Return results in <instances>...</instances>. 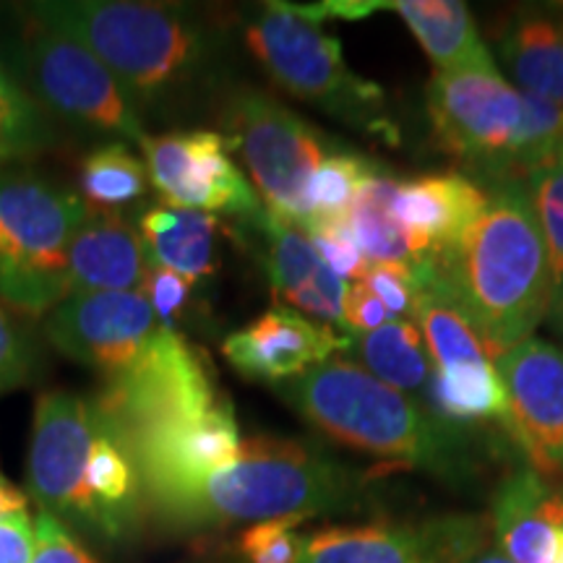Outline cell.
Segmentation results:
<instances>
[{"instance_id":"obj_17","label":"cell","mask_w":563,"mask_h":563,"mask_svg":"<svg viewBox=\"0 0 563 563\" xmlns=\"http://www.w3.org/2000/svg\"><path fill=\"white\" fill-rule=\"evenodd\" d=\"M488 199L475 180L456 173L397 183L391 209L407 232L412 266L428 264L481 214Z\"/></svg>"},{"instance_id":"obj_38","label":"cell","mask_w":563,"mask_h":563,"mask_svg":"<svg viewBox=\"0 0 563 563\" xmlns=\"http://www.w3.org/2000/svg\"><path fill=\"white\" fill-rule=\"evenodd\" d=\"M191 282L170 269H150L141 292L152 302L154 313L165 329H173V323L183 313L191 298Z\"/></svg>"},{"instance_id":"obj_6","label":"cell","mask_w":563,"mask_h":563,"mask_svg":"<svg viewBox=\"0 0 563 563\" xmlns=\"http://www.w3.org/2000/svg\"><path fill=\"white\" fill-rule=\"evenodd\" d=\"M89 203L32 173H0V298L47 316L68 290V251Z\"/></svg>"},{"instance_id":"obj_8","label":"cell","mask_w":563,"mask_h":563,"mask_svg":"<svg viewBox=\"0 0 563 563\" xmlns=\"http://www.w3.org/2000/svg\"><path fill=\"white\" fill-rule=\"evenodd\" d=\"M220 121L230 150L241 152L258 199L279 222L300 232L311 222L308 183L327 162V141L311 123L272 95L235 89L224 97Z\"/></svg>"},{"instance_id":"obj_28","label":"cell","mask_w":563,"mask_h":563,"mask_svg":"<svg viewBox=\"0 0 563 563\" xmlns=\"http://www.w3.org/2000/svg\"><path fill=\"white\" fill-rule=\"evenodd\" d=\"M534 214L543 230L548 256V313L545 321L563 342V154L525 175Z\"/></svg>"},{"instance_id":"obj_44","label":"cell","mask_w":563,"mask_h":563,"mask_svg":"<svg viewBox=\"0 0 563 563\" xmlns=\"http://www.w3.org/2000/svg\"><path fill=\"white\" fill-rule=\"evenodd\" d=\"M222 563H243V561H235V559H232V561H222Z\"/></svg>"},{"instance_id":"obj_20","label":"cell","mask_w":563,"mask_h":563,"mask_svg":"<svg viewBox=\"0 0 563 563\" xmlns=\"http://www.w3.org/2000/svg\"><path fill=\"white\" fill-rule=\"evenodd\" d=\"M498 53L522 91L563 108V5L514 11L498 30Z\"/></svg>"},{"instance_id":"obj_4","label":"cell","mask_w":563,"mask_h":563,"mask_svg":"<svg viewBox=\"0 0 563 563\" xmlns=\"http://www.w3.org/2000/svg\"><path fill=\"white\" fill-rule=\"evenodd\" d=\"M274 391L329 439L382 460L426 470L443 483L467 485L481 470L462 426L420 407L410 394L378 382L363 365L327 361Z\"/></svg>"},{"instance_id":"obj_16","label":"cell","mask_w":563,"mask_h":563,"mask_svg":"<svg viewBox=\"0 0 563 563\" xmlns=\"http://www.w3.org/2000/svg\"><path fill=\"white\" fill-rule=\"evenodd\" d=\"M253 224L262 230L266 272L279 306L327 327H342L344 279L321 262L306 232L279 222L266 209Z\"/></svg>"},{"instance_id":"obj_42","label":"cell","mask_w":563,"mask_h":563,"mask_svg":"<svg viewBox=\"0 0 563 563\" xmlns=\"http://www.w3.org/2000/svg\"><path fill=\"white\" fill-rule=\"evenodd\" d=\"M551 563H563V527L559 530V534H555V545H553Z\"/></svg>"},{"instance_id":"obj_29","label":"cell","mask_w":563,"mask_h":563,"mask_svg":"<svg viewBox=\"0 0 563 563\" xmlns=\"http://www.w3.org/2000/svg\"><path fill=\"white\" fill-rule=\"evenodd\" d=\"M79 183L84 201L91 209L115 211L144 196L150 186V170L129 144L112 141L87 154V159L81 162Z\"/></svg>"},{"instance_id":"obj_3","label":"cell","mask_w":563,"mask_h":563,"mask_svg":"<svg viewBox=\"0 0 563 563\" xmlns=\"http://www.w3.org/2000/svg\"><path fill=\"white\" fill-rule=\"evenodd\" d=\"M361 477L306 441L253 435L230 467L191 483L144 490L146 514L167 530L201 532L211 527L316 517L361 504Z\"/></svg>"},{"instance_id":"obj_11","label":"cell","mask_w":563,"mask_h":563,"mask_svg":"<svg viewBox=\"0 0 563 563\" xmlns=\"http://www.w3.org/2000/svg\"><path fill=\"white\" fill-rule=\"evenodd\" d=\"M100 428L95 397L45 391L34 410L26 481L40 511L58 519L68 532L100 545L95 506L87 488L89 454Z\"/></svg>"},{"instance_id":"obj_13","label":"cell","mask_w":563,"mask_h":563,"mask_svg":"<svg viewBox=\"0 0 563 563\" xmlns=\"http://www.w3.org/2000/svg\"><path fill=\"white\" fill-rule=\"evenodd\" d=\"M162 323L144 292H74L45 316V336L60 355L121 376Z\"/></svg>"},{"instance_id":"obj_24","label":"cell","mask_w":563,"mask_h":563,"mask_svg":"<svg viewBox=\"0 0 563 563\" xmlns=\"http://www.w3.org/2000/svg\"><path fill=\"white\" fill-rule=\"evenodd\" d=\"M300 563H431L422 527H327L306 538Z\"/></svg>"},{"instance_id":"obj_39","label":"cell","mask_w":563,"mask_h":563,"mask_svg":"<svg viewBox=\"0 0 563 563\" xmlns=\"http://www.w3.org/2000/svg\"><path fill=\"white\" fill-rule=\"evenodd\" d=\"M386 321H391L389 311L376 292L365 285L363 279L344 282L342 290V327L350 329V334H368L382 329Z\"/></svg>"},{"instance_id":"obj_43","label":"cell","mask_w":563,"mask_h":563,"mask_svg":"<svg viewBox=\"0 0 563 563\" xmlns=\"http://www.w3.org/2000/svg\"><path fill=\"white\" fill-rule=\"evenodd\" d=\"M5 42H9L11 45V40H5V26H3V11H0V47L5 45Z\"/></svg>"},{"instance_id":"obj_37","label":"cell","mask_w":563,"mask_h":563,"mask_svg":"<svg viewBox=\"0 0 563 563\" xmlns=\"http://www.w3.org/2000/svg\"><path fill=\"white\" fill-rule=\"evenodd\" d=\"M34 534H37V545H34L32 563H100L58 519L47 514L40 511Z\"/></svg>"},{"instance_id":"obj_7","label":"cell","mask_w":563,"mask_h":563,"mask_svg":"<svg viewBox=\"0 0 563 563\" xmlns=\"http://www.w3.org/2000/svg\"><path fill=\"white\" fill-rule=\"evenodd\" d=\"M19 16L24 24L11 37L13 58L42 110L74 129L112 136L121 144L141 146L150 139L144 118L95 53L30 13L19 11Z\"/></svg>"},{"instance_id":"obj_27","label":"cell","mask_w":563,"mask_h":563,"mask_svg":"<svg viewBox=\"0 0 563 563\" xmlns=\"http://www.w3.org/2000/svg\"><path fill=\"white\" fill-rule=\"evenodd\" d=\"M428 391L433 399V412L456 426L477 420L506 422L509 412V399L493 363L449 371L435 368L428 378Z\"/></svg>"},{"instance_id":"obj_23","label":"cell","mask_w":563,"mask_h":563,"mask_svg":"<svg viewBox=\"0 0 563 563\" xmlns=\"http://www.w3.org/2000/svg\"><path fill=\"white\" fill-rule=\"evenodd\" d=\"M418 274V298H415L412 319L418 323L422 342H426L431 371L470 368V365L493 363L483 336L477 334L473 321L464 316L456 300L443 290L433 277L431 266H412Z\"/></svg>"},{"instance_id":"obj_19","label":"cell","mask_w":563,"mask_h":563,"mask_svg":"<svg viewBox=\"0 0 563 563\" xmlns=\"http://www.w3.org/2000/svg\"><path fill=\"white\" fill-rule=\"evenodd\" d=\"M563 527V490L534 470H517L498 485L490 530L514 563H551Z\"/></svg>"},{"instance_id":"obj_14","label":"cell","mask_w":563,"mask_h":563,"mask_svg":"<svg viewBox=\"0 0 563 563\" xmlns=\"http://www.w3.org/2000/svg\"><path fill=\"white\" fill-rule=\"evenodd\" d=\"M493 365L509 399L504 426L534 473L563 481V347L530 336Z\"/></svg>"},{"instance_id":"obj_32","label":"cell","mask_w":563,"mask_h":563,"mask_svg":"<svg viewBox=\"0 0 563 563\" xmlns=\"http://www.w3.org/2000/svg\"><path fill=\"white\" fill-rule=\"evenodd\" d=\"M371 175H376V167L368 159L357 154H329L308 183L311 222H342Z\"/></svg>"},{"instance_id":"obj_36","label":"cell","mask_w":563,"mask_h":563,"mask_svg":"<svg viewBox=\"0 0 563 563\" xmlns=\"http://www.w3.org/2000/svg\"><path fill=\"white\" fill-rule=\"evenodd\" d=\"M363 282L384 302L391 319H412L418 274L410 264H368Z\"/></svg>"},{"instance_id":"obj_10","label":"cell","mask_w":563,"mask_h":563,"mask_svg":"<svg viewBox=\"0 0 563 563\" xmlns=\"http://www.w3.org/2000/svg\"><path fill=\"white\" fill-rule=\"evenodd\" d=\"M97 405L121 439L194 418L222 405L207 357L175 329L162 327L121 376L104 378Z\"/></svg>"},{"instance_id":"obj_22","label":"cell","mask_w":563,"mask_h":563,"mask_svg":"<svg viewBox=\"0 0 563 563\" xmlns=\"http://www.w3.org/2000/svg\"><path fill=\"white\" fill-rule=\"evenodd\" d=\"M384 11L397 13L420 42L435 74L498 70L481 40L467 3L460 0H384Z\"/></svg>"},{"instance_id":"obj_5","label":"cell","mask_w":563,"mask_h":563,"mask_svg":"<svg viewBox=\"0 0 563 563\" xmlns=\"http://www.w3.org/2000/svg\"><path fill=\"white\" fill-rule=\"evenodd\" d=\"M253 58L287 95L350 129L397 144L399 131L384 89L347 66L342 42L300 13L298 3H264L243 26Z\"/></svg>"},{"instance_id":"obj_41","label":"cell","mask_w":563,"mask_h":563,"mask_svg":"<svg viewBox=\"0 0 563 563\" xmlns=\"http://www.w3.org/2000/svg\"><path fill=\"white\" fill-rule=\"evenodd\" d=\"M26 511V496L21 493L5 475L0 473V519L16 517V514Z\"/></svg>"},{"instance_id":"obj_2","label":"cell","mask_w":563,"mask_h":563,"mask_svg":"<svg viewBox=\"0 0 563 563\" xmlns=\"http://www.w3.org/2000/svg\"><path fill=\"white\" fill-rule=\"evenodd\" d=\"M496 361L548 313V256L522 180L490 183L481 214L428 262Z\"/></svg>"},{"instance_id":"obj_30","label":"cell","mask_w":563,"mask_h":563,"mask_svg":"<svg viewBox=\"0 0 563 563\" xmlns=\"http://www.w3.org/2000/svg\"><path fill=\"white\" fill-rule=\"evenodd\" d=\"M53 141L45 110L0 60V162L45 150Z\"/></svg>"},{"instance_id":"obj_31","label":"cell","mask_w":563,"mask_h":563,"mask_svg":"<svg viewBox=\"0 0 563 563\" xmlns=\"http://www.w3.org/2000/svg\"><path fill=\"white\" fill-rule=\"evenodd\" d=\"M420 527L431 563H514L493 538L490 519L439 517Z\"/></svg>"},{"instance_id":"obj_15","label":"cell","mask_w":563,"mask_h":563,"mask_svg":"<svg viewBox=\"0 0 563 563\" xmlns=\"http://www.w3.org/2000/svg\"><path fill=\"white\" fill-rule=\"evenodd\" d=\"M344 350V336L287 306H274L222 342V355L241 376L285 384Z\"/></svg>"},{"instance_id":"obj_18","label":"cell","mask_w":563,"mask_h":563,"mask_svg":"<svg viewBox=\"0 0 563 563\" xmlns=\"http://www.w3.org/2000/svg\"><path fill=\"white\" fill-rule=\"evenodd\" d=\"M150 264L136 224L118 211L89 209L68 251V290L139 292Z\"/></svg>"},{"instance_id":"obj_35","label":"cell","mask_w":563,"mask_h":563,"mask_svg":"<svg viewBox=\"0 0 563 563\" xmlns=\"http://www.w3.org/2000/svg\"><path fill=\"white\" fill-rule=\"evenodd\" d=\"M308 241L319 251L321 262L332 269L340 279H363L368 262L357 249L355 238L344 222H311L306 230Z\"/></svg>"},{"instance_id":"obj_25","label":"cell","mask_w":563,"mask_h":563,"mask_svg":"<svg viewBox=\"0 0 563 563\" xmlns=\"http://www.w3.org/2000/svg\"><path fill=\"white\" fill-rule=\"evenodd\" d=\"M344 350L355 352L371 376L410 397L431 378V357L415 319H391L376 332L347 334Z\"/></svg>"},{"instance_id":"obj_33","label":"cell","mask_w":563,"mask_h":563,"mask_svg":"<svg viewBox=\"0 0 563 563\" xmlns=\"http://www.w3.org/2000/svg\"><path fill=\"white\" fill-rule=\"evenodd\" d=\"M302 517H279L251 525L238 538V553L243 563H300L306 538L298 527Z\"/></svg>"},{"instance_id":"obj_21","label":"cell","mask_w":563,"mask_h":563,"mask_svg":"<svg viewBox=\"0 0 563 563\" xmlns=\"http://www.w3.org/2000/svg\"><path fill=\"white\" fill-rule=\"evenodd\" d=\"M136 230L150 269H170L199 285L220 266V217L162 203L141 211Z\"/></svg>"},{"instance_id":"obj_40","label":"cell","mask_w":563,"mask_h":563,"mask_svg":"<svg viewBox=\"0 0 563 563\" xmlns=\"http://www.w3.org/2000/svg\"><path fill=\"white\" fill-rule=\"evenodd\" d=\"M37 534L30 514L0 519V563H32Z\"/></svg>"},{"instance_id":"obj_26","label":"cell","mask_w":563,"mask_h":563,"mask_svg":"<svg viewBox=\"0 0 563 563\" xmlns=\"http://www.w3.org/2000/svg\"><path fill=\"white\" fill-rule=\"evenodd\" d=\"M394 194H397V180L378 173L371 175L357 191L342 222L347 224L368 264L412 266L410 241H407V232L391 209Z\"/></svg>"},{"instance_id":"obj_34","label":"cell","mask_w":563,"mask_h":563,"mask_svg":"<svg viewBox=\"0 0 563 563\" xmlns=\"http://www.w3.org/2000/svg\"><path fill=\"white\" fill-rule=\"evenodd\" d=\"M40 347L34 336L0 306V397L21 389L37 376Z\"/></svg>"},{"instance_id":"obj_9","label":"cell","mask_w":563,"mask_h":563,"mask_svg":"<svg viewBox=\"0 0 563 563\" xmlns=\"http://www.w3.org/2000/svg\"><path fill=\"white\" fill-rule=\"evenodd\" d=\"M426 102L443 152L490 183L519 180L514 157L525 121V91L511 87L501 70L435 74Z\"/></svg>"},{"instance_id":"obj_12","label":"cell","mask_w":563,"mask_h":563,"mask_svg":"<svg viewBox=\"0 0 563 563\" xmlns=\"http://www.w3.org/2000/svg\"><path fill=\"white\" fill-rule=\"evenodd\" d=\"M150 183L165 207L256 220L264 214L256 188L230 157L222 133L194 129L150 136L141 144Z\"/></svg>"},{"instance_id":"obj_1","label":"cell","mask_w":563,"mask_h":563,"mask_svg":"<svg viewBox=\"0 0 563 563\" xmlns=\"http://www.w3.org/2000/svg\"><path fill=\"white\" fill-rule=\"evenodd\" d=\"M21 11L95 53L144 121L186 118L222 79V32L186 5L40 0Z\"/></svg>"}]
</instances>
